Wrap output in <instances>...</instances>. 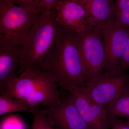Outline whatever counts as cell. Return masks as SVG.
I'll use <instances>...</instances> for the list:
<instances>
[{"label":"cell","mask_w":129,"mask_h":129,"mask_svg":"<svg viewBox=\"0 0 129 129\" xmlns=\"http://www.w3.org/2000/svg\"><path fill=\"white\" fill-rule=\"evenodd\" d=\"M40 70L53 76L63 90L73 86H85L78 37L61 28L54 51Z\"/></svg>","instance_id":"1"},{"label":"cell","mask_w":129,"mask_h":129,"mask_svg":"<svg viewBox=\"0 0 129 129\" xmlns=\"http://www.w3.org/2000/svg\"><path fill=\"white\" fill-rule=\"evenodd\" d=\"M55 9L44 11L22 46L17 75L27 70H40L53 53L61 28L56 20Z\"/></svg>","instance_id":"2"},{"label":"cell","mask_w":129,"mask_h":129,"mask_svg":"<svg viewBox=\"0 0 129 129\" xmlns=\"http://www.w3.org/2000/svg\"><path fill=\"white\" fill-rule=\"evenodd\" d=\"M55 78L41 70H27L10 83L5 92L23 100L34 111L40 106H49L60 101L61 95Z\"/></svg>","instance_id":"3"},{"label":"cell","mask_w":129,"mask_h":129,"mask_svg":"<svg viewBox=\"0 0 129 129\" xmlns=\"http://www.w3.org/2000/svg\"><path fill=\"white\" fill-rule=\"evenodd\" d=\"M43 11L0 0V44L23 46Z\"/></svg>","instance_id":"4"},{"label":"cell","mask_w":129,"mask_h":129,"mask_svg":"<svg viewBox=\"0 0 129 129\" xmlns=\"http://www.w3.org/2000/svg\"><path fill=\"white\" fill-rule=\"evenodd\" d=\"M103 28L102 26L92 28L78 37L87 82L105 72L106 52Z\"/></svg>","instance_id":"5"},{"label":"cell","mask_w":129,"mask_h":129,"mask_svg":"<svg viewBox=\"0 0 129 129\" xmlns=\"http://www.w3.org/2000/svg\"><path fill=\"white\" fill-rule=\"evenodd\" d=\"M129 86V78L124 72H105L88 81L83 87L95 103L103 107L112 104Z\"/></svg>","instance_id":"6"},{"label":"cell","mask_w":129,"mask_h":129,"mask_svg":"<svg viewBox=\"0 0 129 129\" xmlns=\"http://www.w3.org/2000/svg\"><path fill=\"white\" fill-rule=\"evenodd\" d=\"M54 9L57 23L66 32L79 37L92 28L85 0H60Z\"/></svg>","instance_id":"7"},{"label":"cell","mask_w":129,"mask_h":129,"mask_svg":"<svg viewBox=\"0 0 129 129\" xmlns=\"http://www.w3.org/2000/svg\"><path fill=\"white\" fill-rule=\"evenodd\" d=\"M44 107V111L56 129H92L81 115L70 93L61 96L57 102Z\"/></svg>","instance_id":"8"},{"label":"cell","mask_w":129,"mask_h":129,"mask_svg":"<svg viewBox=\"0 0 129 129\" xmlns=\"http://www.w3.org/2000/svg\"><path fill=\"white\" fill-rule=\"evenodd\" d=\"M103 36L106 52L105 72L117 71L128 39L129 28L112 21L103 26Z\"/></svg>","instance_id":"9"},{"label":"cell","mask_w":129,"mask_h":129,"mask_svg":"<svg viewBox=\"0 0 129 129\" xmlns=\"http://www.w3.org/2000/svg\"><path fill=\"white\" fill-rule=\"evenodd\" d=\"M81 115L92 129H109L111 116L105 108L94 102L83 87L73 86L68 89Z\"/></svg>","instance_id":"10"},{"label":"cell","mask_w":129,"mask_h":129,"mask_svg":"<svg viewBox=\"0 0 129 129\" xmlns=\"http://www.w3.org/2000/svg\"><path fill=\"white\" fill-rule=\"evenodd\" d=\"M22 46L0 44V94L5 92L17 75L21 61Z\"/></svg>","instance_id":"11"},{"label":"cell","mask_w":129,"mask_h":129,"mask_svg":"<svg viewBox=\"0 0 129 129\" xmlns=\"http://www.w3.org/2000/svg\"><path fill=\"white\" fill-rule=\"evenodd\" d=\"M91 28L116 21L114 0H85Z\"/></svg>","instance_id":"12"},{"label":"cell","mask_w":129,"mask_h":129,"mask_svg":"<svg viewBox=\"0 0 129 129\" xmlns=\"http://www.w3.org/2000/svg\"><path fill=\"white\" fill-rule=\"evenodd\" d=\"M21 111L32 113L34 110L23 100L12 97L5 92L0 94V115Z\"/></svg>","instance_id":"13"},{"label":"cell","mask_w":129,"mask_h":129,"mask_svg":"<svg viewBox=\"0 0 129 129\" xmlns=\"http://www.w3.org/2000/svg\"><path fill=\"white\" fill-rule=\"evenodd\" d=\"M105 108L112 117H129V86L117 99Z\"/></svg>","instance_id":"14"},{"label":"cell","mask_w":129,"mask_h":129,"mask_svg":"<svg viewBox=\"0 0 129 129\" xmlns=\"http://www.w3.org/2000/svg\"><path fill=\"white\" fill-rule=\"evenodd\" d=\"M31 129H56L48 118L44 109L36 108L32 113Z\"/></svg>","instance_id":"15"},{"label":"cell","mask_w":129,"mask_h":129,"mask_svg":"<svg viewBox=\"0 0 129 129\" xmlns=\"http://www.w3.org/2000/svg\"><path fill=\"white\" fill-rule=\"evenodd\" d=\"M116 21L129 28V0H114Z\"/></svg>","instance_id":"16"},{"label":"cell","mask_w":129,"mask_h":129,"mask_svg":"<svg viewBox=\"0 0 129 129\" xmlns=\"http://www.w3.org/2000/svg\"><path fill=\"white\" fill-rule=\"evenodd\" d=\"M129 69V37L124 52L118 67L117 71L124 72Z\"/></svg>","instance_id":"17"},{"label":"cell","mask_w":129,"mask_h":129,"mask_svg":"<svg viewBox=\"0 0 129 129\" xmlns=\"http://www.w3.org/2000/svg\"><path fill=\"white\" fill-rule=\"evenodd\" d=\"M6 1L21 7L29 8H40L39 6V0H6Z\"/></svg>","instance_id":"18"},{"label":"cell","mask_w":129,"mask_h":129,"mask_svg":"<svg viewBox=\"0 0 129 129\" xmlns=\"http://www.w3.org/2000/svg\"><path fill=\"white\" fill-rule=\"evenodd\" d=\"M110 128L111 129H129V122L111 116Z\"/></svg>","instance_id":"19"},{"label":"cell","mask_w":129,"mask_h":129,"mask_svg":"<svg viewBox=\"0 0 129 129\" xmlns=\"http://www.w3.org/2000/svg\"><path fill=\"white\" fill-rule=\"evenodd\" d=\"M9 119L4 121L1 125V129H24L23 124L21 122Z\"/></svg>","instance_id":"20"},{"label":"cell","mask_w":129,"mask_h":129,"mask_svg":"<svg viewBox=\"0 0 129 129\" xmlns=\"http://www.w3.org/2000/svg\"><path fill=\"white\" fill-rule=\"evenodd\" d=\"M60 0H39V6L43 11H50L55 9Z\"/></svg>","instance_id":"21"}]
</instances>
